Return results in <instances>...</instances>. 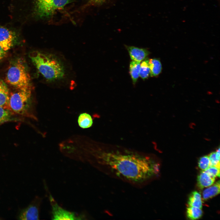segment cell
Segmentation results:
<instances>
[{
	"mask_svg": "<svg viewBox=\"0 0 220 220\" xmlns=\"http://www.w3.org/2000/svg\"><path fill=\"white\" fill-rule=\"evenodd\" d=\"M90 152L91 163L100 171L134 186H144L159 172L154 160L136 152L99 148Z\"/></svg>",
	"mask_w": 220,
	"mask_h": 220,
	"instance_id": "cell-1",
	"label": "cell"
},
{
	"mask_svg": "<svg viewBox=\"0 0 220 220\" xmlns=\"http://www.w3.org/2000/svg\"><path fill=\"white\" fill-rule=\"evenodd\" d=\"M29 56L38 71L47 81H54L64 77V64L55 55L34 51L31 52Z\"/></svg>",
	"mask_w": 220,
	"mask_h": 220,
	"instance_id": "cell-2",
	"label": "cell"
},
{
	"mask_svg": "<svg viewBox=\"0 0 220 220\" xmlns=\"http://www.w3.org/2000/svg\"><path fill=\"white\" fill-rule=\"evenodd\" d=\"M6 80L18 90L32 89L30 76L27 65L21 58L12 61L8 70Z\"/></svg>",
	"mask_w": 220,
	"mask_h": 220,
	"instance_id": "cell-3",
	"label": "cell"
},
{
	"mask_svg": "<svg viewBox=\"0 0 220 220\" xmlns=\"http://www.w3.org/2000/svg\"><path fill=\"white\" fill-rule=\"evenodd\" d=\"M32 89L18 90L10 94L9 107L13 112L28 117L35 118L32 114Z\"/></svg>",
	"mask_w": 220,
	"mask_h": 220,
	"instance_id": "cell-4",
	"label": "cell"
},
{
	"mask_svg": "<svg viewBox=\"0 0 220 220\" xmlns=\"http://www.w3.org/2000/svg\"><path fill=\"white\" fill-rule=\"evenodd\" d=\"M71 0H36L35 12L40 18H47L57 10L63 8Z\"/></svg>",
	"mask_w": 220,
	"mask_h": 220,
	"instance_id": "cell-5",
	"label": "cell"
},
{
	"mask_svg": "<svg viewBox=\"0 0 220 220\" xmlns=\"http://www.w3.org/2000/svg\"><path fill=\"white\" fill-rule=\"evenodd\" d=\"M49 199L52 207V218L53 220H78L83 218L81 215L69 211L60 207L53 197L50 195Z\"/></svg>",
	"mask_w": 220,
	"mask_h": 220,
	"instance_id": "cell-6",
	"label": "cell"
},
{
	"mask_svg": "<svg viewBox=\"0 0 220 220\" xmlns=\"http://www.w3.org/2000/svg\"><path fill=\"white\" fill-rule=\"evenodd\" d=\"M41 202L40 198H36L30 205L20 212L18 216L19 219L21 220L38 219Z\"/></svg>",
	"mask_w": 220,
	"mask_h": 220,
	"instance_id": "cell-7",
	"label": "cell"
},
{
	"mask_svg": "<svg viewBox=\"0 0 220 220\" xmlns=\"http://www.w3.org/2000/svg\"><path fill=\"white\" fill-rule=\"evenodd\" d=\"M16 40L14 32L6 28L0 27V46L4 50L7 51L12 47Z\"/></svg>",
	"mask_w": 220,
	"mask_h": 220,
	"instance_id": "cell-8",
	"label": "cell"
},
{
	"mask_svg": "<svg viewBox=\"0 0 220 220\" xmlns=\"http://www.w3.org/2000/svg\"><path fill=\"white\" fill-rule=\"evenodd\" d=\"M130 57L134 61L140 62L143 61L149 54L147 49L133 46H126Z\"/></svg>",
	"mask_w": 220,
	"mask_h": 220,
	"instance_id": "cell-9",
	"label": "cell"
},
{
	"mask_svg": "<svg viewBox=\"0 0 220 220\" xmlns=\"http://www.w3.org/2000/svg\"><path fill=\"white\" fill-rule=\"evenodd\" d=\"M10 94L6 84L3 81L0 79V107L9 109V103Z\"/></svg>",
	"mask_w": 220,
	"mask_h": 220,
	"instance_id": "cell-10",
	"label": "cell"
},
{
	"mask_svg": "<svg viewBox=\"0 0 220 220\" xmlns=\"http://www.w3.org/2000/svg\"><path fill=\"white\" fill-rule=\"evenodd\" d=\"M215 178L209 176L204 171L202 170L198 176L197 184L200 189L212 185L215 182Z\"/></svg>",
	"mask_w": 220,
	"mask_h": 220,
	"instance_id": "cell-11",
	"label": "cell"
},
{
	"mask_svg": "<svg viewBox=\"0 0 220 220\" xmlns=\"http://www.w3.org/2000/svg\"><path fill=\"white\" fill-rule=\"evenodd\" d=\"M220 181L219 180L204 190L203 192V199L206 200L218 195L220 193Z\"/></svg>",
	"mask_w": 220,
	"mask_h": 220,
	"instance_id": "cell-12",
	"label": "cell"
},
{
	"mask_svg": "<svg viewBox=\"0 0 220 220\" xmlns=\"http://www.w3.org/2000/svg\"><path fill=\"white\" fill-rule=\"evenodd\" d=\"M149 64L150 76L155 77L158 75L162 69V64L160 60L156 58L150 59Z\"/></svg>",
	"mask_w": 220,
	"mask_h": 220,
	"instance_id": "cell-13",
	"label": "cell"
},
{
	"mask_svg": "<svg viewBox=\"0 0 220 220\" xmlns=\"http://www.w3.org/2000/svg\"><path fill=\"white\" fill-rule=\"evenodd\" d=\"M78 123L81 128L86 129L91 127L93 123V119L90 114L86 112L82 113L79 116Z\"/></svg>",
	"mask_w": 220,
	"mask_h": 220,
	"instance_id": "cell-14",
	"label": "cell"
},
{
	"mask_svg": "<svg viewBox=\"0 0 220 220\" xmlns=\"http://www.w3.org/2000/svg\"><path fill=\"white\" fill-rule=\"evenodd\" d=\"M188 204L189 206L202 209V201L200 194L196 191L193 192L189 197Z\"/></svg>",
	"mask_w": 220,
	"mask_h": 220,
	"instance_id": "cell-15",
	"label": "cell"
},
{
	"mask_svg": "<svg viewBox=\"0 0 220 220\" xmlns=\"http://www.w3.org/2000/svg\"><path fill=\"white\" fill-rule=\"evenodd\" d=\"M140 66V62L132 61L130 63V74L134 85L136 83L139 76Z\"/></svg>",
	"mask_w": 220,
	"mask_h": 220,
	"instance_id": "cell-16",
	"label": "cell"
},
{
	"mask_svg": "<svg viewBox=\"0 0 220 220\" xmlns=\"http://www.w3.org/2000/svg\"><path fill=\"white\" fill-rule=\"evenodd\" d=\"M186 215L189 219L196 220L202 217L203 211L201 209L189 206L187 208Z\"/></svg>",
	"mask_w": 220,
	"mask_h": 220,
	"instance_id": "cell-17",
	"label": "cell"
},
{
	"mask_svg": "<svg viewBox=\"0 0 220 220\" xmlns=\"http://www.w3.org/2000/svg\"><path fill=\"white\" fill-rule=\"evenodd\" d=\"M150 75V68L149 60L146 59L140 64L139 76L143 80L149 77Z\"/></svg>",
	"mask_w": 220,
	"mask_h": 220,
	"instance_id": "cell-18",
	"label": "cell"
},
{
	"mask_svg": "<svg viewBox=\"0 0 220 220\" xmlns=\"http://www.w3.org/2000/svg\"><path fill=\"white\" fill-rule=\"evenodd\" d=\"M13 113L9 109L0 107V124L12 120Z\"/></svg>",
	"mask_w": 220,
	"mask_h": 220,
	"instance_id": "cell-19",
	"label": "cell"
},
{
	"mask_svg": "<svg viewBox=\"0 0 220 220\" xmlns=\"http://www.w3.org/2000/svg\"><path fill=\"white\" fill-rule=\"evenodd\" d=\"M198 167L203 171H205L210 167V162L208 156H205L199 159L198 162Z\"/></svg>",
	"mask_w": 220,
	"mask_h": 220,
	"instance_id": "cell-20",
	"label": "cell"
},
{
	"mask_svg": "<svg viewBox=\"0 0 220 220\" xmlns=\"http://www.w3.org/2000/svg\"><path fill=\"white\" fill-rule=\"evenodd\" d=\"M204 171L212 178H215L220 176V168L217 167L210 166Z\"/></svg>",
	"mask_w": 220,
	"mask_h": 220,
	"instance_id": "cell-21",
	"label": "cell"
},
{
	"mask_svg": "<svg viewBox=\"0 0 220 220\" xmlns=\"http://www.w3.org/2000/svg\"><path fill=\"white\" fill-rule=\"evenodd\" d=\"M208 156L210 162V167L214 166L220 168V161L216 158L215 152H211Z\"/></svg>",
	"mask_w": 220,
	"mask_h": 220,
	"instance_id": "cell-22",
	"label": "cell"
},
{
	"mask_svg": "<svg viewBox=\"0 0 220 220\" xmlns=\"http://www.w3.org/2000/svg\"><path fill=\"white\" fill-rule=\"evenodd\" d=\"M6 52L0 46V60L5 57L6 54Z\"/></svg>",
	"mask_w": 220,
	"mask_h": 220,
	"instance_id": "cell-23",
	"label": "cell"
},
{
	"mask_svg": "<svg viewBox=\"0 0 220 220\" xmlns=\"http://www.w3.org/2000/svg\"><path fill=\"white\" fill-rule=\"evenodd\" d=\"M91 2L94 3L96 4H102L104 2L105 0H89Z\"/></svg>",
	"mask_w": 220,
	"mask_h": 220,
	"instance_id": "cell-24",
	"label": "cell"
},
{
	"mask_svg": "<svg viewBox=\"0 0 220 220\" xmlns=\"http://www.w3.org/2000/svg\"><path fill=\"white\" fill-rule=\"evenodd\" d=\"M220 148L219 147V148L217 149V151L215 152L216 158L219 161H220Z\"/></svg>",
	"mask_w": 220,
	"mask_h": 220,
	"instance_id": "cell-25",
	"label": "cell"
}]
</instances>
